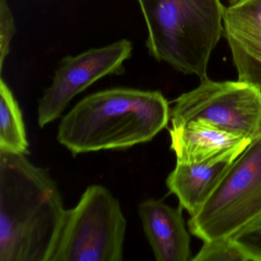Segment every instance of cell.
<instances>
[{"label":"cell","instance_id":"13","mask_svg":"<svg viewBox=\"0 0 261 261\" xmlns=\"http://www.w3.org/2000/svg\"><path fill=\"white\" fill-rule=\"evenodd\" d=\"M194 261L250 260L245 250L232 238L204 241L201 250L192 258Z\"/></svg>","mask_w":261,"mask_h":261},{"label":"cell","instance_id":"14","mask_svg":"<svg viewBox=\"0 0 261 261\" xmlns=\"http://www.w3.org/2000/svg\"><path fill=\"white\" fill-rule=\"evenodd\" d=\"M252 261H261V215L231 237Z\"/></svg>","mask_w":261,"mask_h":261},{"label":"cell","instance_id":"9","mask_svg":"<svg viewBox=\"0 0 261 261\" xmlns=\"http://www.w3.org/2000/svg\"><path fill=\"white\" fill-rule=\"evenodd\" d=\"M169 131L177 162L187 164L232 163L252 140L201 121L172 126Z\"/></svg>","mask_w":261,"mask_h":261},{"label":"cell","instance_id":"11","mask_svg":"<svg viewBox=\"0 0 261 261\" xmlns=\"http://www.w3.org/2000/svg\"><path fill=\"white\" fill-rule=\"evenodd\" d=\"M230 163L215 165L178 163L166 178L171 193L190 217L196 215L208 199Z\"/></svg>","mask_w":261,"mask_h":261},{"label":"cell","instance_id":"3","mask_svg":"<svg viewBox=\"0 0 261 261\" xmlns=\"http://www.w3.org/2000/svg\"><path fill=\"white\" fill-rule=\"evenodd\" d=\"M152 57L183 74L207 77L224 33L221 0H137Z\"/></svg>","mask_w":261,"mask_h":261},{"label":"cell","instance_id":"2","mask_svg":"<svg viewBox=\"0 0 261 261\" xmlns=\"http://www.w3.org/2000/svg\"><path fill=\"white\" fill-rule=\"evenodd\" d=\"M169 120L160 91L111 88L87 96L64 115L57 140L74 155L126 149L153 140Z\"/></svg>","mask_w":261,"mask_h":261},{"label":"cell","instance_id":"10","mask_svg":"<svg viewBox=\"0 0 261 261\" xmlns=\"http://www.w3.org/2000/svg\"><path fill=\"white\" fill-rule=\"evenodd\" d=\"M182 207H172L163 200L147 199L138 205L146 240L157 261H189L191 238Z\"/></svg>","mask_w":261,"mask_h":261},{"label":"cell","instance_id":"5","mask_svg":"<svg viewBox=\"0 0 261 261\" xmlns=\"http://www.w3.org/2000/svg\"><path fill=\"white\" fill-rule=\"evenodd\" d=\"M260 215L261 130L230 163L188 227L203 242L231 238Z\"/></svg>","mask_w":261,"mask_h":261},{"label":"cell","instance_id":"6","mask_svg":"<svg viewBox=\"0 0 261 261\" xmlns=\"http://www.w3.org/2000/svg\"><path fill=\"white\" fill-rule=\"evenodd\" d=\"M172 126L201 121L253 140L261 130V88L247 82L201 79L173 101Z\"/></svg>","mask_w":261,"mask_h":261},{"label":"cell","instance_id":"8","mask_svg":"<svg viewBox=\"0 0 261 261\" xmlns=\"http://www.w3.org/2000/svg\"><path fill=\"white\" fill-rule=\"evenodd\" d=\"M224 34L238 81L261 88V0H226Z\"/></svg>","mask_w":261,"mask_h":261},{"label":"cell","instance_id":"15","mask_svg":"<svg viewBox=\"0 0 261 261\" xmlns=\"http://www.w3.org/2000/svg\"><path fill=\"white\" fill-rule=\"evenodd\" d=\"M16 32L14 19L7 0H0V69L2 72L5 60Z\"/></svg>","mask_w":261,"mask_h":261},{"label":"cell","instance_id":"1","mask_svg":"<svg viewBox=\"0 0 261 261\" xmlns=\"http://www.w3.org/2000/svg\"><path fill=\"white\" fill-rule=\"evenodd\" d=\"M65 211L48 169L0 151V261H47Z\"/></svg>","mask_w":261,"mask_h":261},{"label":"cell","instance_id":"7","mask_svg":"<svg viewBox=\"0 0 261 261\" xmlns=\"http://www.w3.org/2000/svg\"><path fill=\"white\" fill-rule=\"evenodd\" d=\"M132 51V42L120 39L106 46L65 57L55 72L51 85L39 100V127L44 128L62 117L72 99L97 81L122 74L123 64Z\"/></svg>","mask_w":261,"mask_h":261},{"label":"cell","instance_id":"12","mask_svg":"<svg viewBox=\"0 0 261 261\" xmlns=\"http://www.w3.org/2000/svg\"><path fill=\"white\" fill-rule=\"evenodd\" d=\"M28 139L22 113L14 94L3 77L0 80V151L27 155Z\"/></svg>","mask_w":261,"mask_h":261},{"label":"cell","instance_id":"4","mask_svg":"<svg viewBox=\"0 0 261 261\" xmlns=\"http://www.w3.org/2000/svg\"><path fill=\"white\" fill-rule=\"evenodd\" d=\"M127 222L118 200L91 185L65 209L47 261H122Z\"/></svg>","mask_w":261,"mask_h":261}]
</instances>
